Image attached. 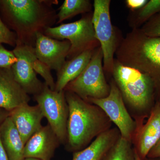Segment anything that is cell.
<instances>
[{"label":"cell","mask_w":160,"mask_h":160,"mask_svg":"<svg viewBox=\"0 0 160 160\" xmlns=\"http://www.w3.org/2000/svg\"><path fill=\"white\" fill-rule=\"evenodd\" d=\"M13 23L17 44L34 47L38 33L54 25L57 14L52 7L58 1L4 0L0 1Z\"/></svg>","instance_id":"2"},{"label":"cell","mask_w":160,"mask_h":160,"mask_svg":"<svg viewBox=\"0 0 160 160\" xmlns=\"http://www.w3.org/2000/svg\"><path fill=\"white\" fill-rule=\"evenodd\" d=\"M17 61L13 52L7 50L0 44V68H11Z\"/></svg>","instance_id":"24"},{"label":"cell","mask_w":160,"mask_h":160,"mask_svg":"<svg viewBox=\"0 0 160 160\" xmlns=\"http://www.w3.org/2000/svg\"><path fill=\"white\" fill-rule=\"evenodd\" d=\"M17 43L16 34L10 31L0 18V44L5 43L13 46L17 45Z\"/></svg>","instance_id":"25"},{"label":"cell","mask_w":160,"mask_h":160,"mask_svg":"<svg viewBox=\"0 0 160 160\" xmlns=\"http://www.w3.org/2000/svg\"><path fill=\"white\" fill-rule=\"evenodd\" d=\"M109 95L104 98L88 99L86 101L101 108L120 132L121 136L132 144L138 123L128 111L122 94L112 80Z\"/></svg>","instance_id":"9"},{"label":"cell","mask_w":160,"mask_h":160,"mask_svg":"<svg viewBox=\"0 0 160 160\" xmlns=\"http://www.w3.org/2000/svg\"><path fill=\"white\" fill-rule=\"evenodd\" d=\"M70 47V43L68 40L59 41L39 33L34 48L38 59L49 66L51 70L58 72L66 62Z\"/></svg>","instance_id":"12"},{"label":"cell","mask_w":160,"mask_h":160,"mask_svg":"<svg viewBox=\"0 0 160 160\" xmlns=\"http://www.w3.org/2000/svg\"><path fill=\"white\" fill-rule=\"evenodd\" d=\"M9 112L0 108V126L6 118L9 116Z\"/></svg>","instance_id":"28"},{"label":"cell","mask_w":160,"mask_h":160,"mask_svg":"<svg viewBox=\"0 0 160 160\" xmlns=\"http://www.w3.org/2000/svg\"><path fill=\"white\" fill-rule=\"evenodd\" d=\"M32 66L36 73L40 75L45 80V84L51 90H55V83L51 74V69L49 66L38 59L37 57L32 62Z\"/></svg>","instance_id":"22"},{"label":"cell","mask_w":160,"mask_h":160,"mask_svg":"<svg viewBox=\"0 0 160 160\" xmlns=\"http://www.w3.org/2000/svg\"><path fill=\"white\" fill-rule=\"evenodd\" d=\"M23 160H41L39 159H38L33 158H24Z\"/></svg>","instance_id":"30"},{"label":"cell","mask_w":160,"mask_h":160,"mask_svg":"<svg viewBox=\"0 0 160 160\" xmlns=\"http://www.w3.org/2000/svg\"><path fill=\"white\" fill-rule=\"evenodd\" d=\"M0 160H9L6 151L2 145L0 138Z\"/></svg>","instance_id":"29"},{"label":"cell","mask_w":160,"mask_h":160,"mask_svg":"<svg viewBox=\"0 0 160 160\" xmlns=\"http://www.w3.org/2000/svg\"><path fill=\"white\" fill-rule=\"evenodd\" d=\"M120 136L117 128H111L96 138L89 146L74 152L72 160H103Z\"/></svg>","instance_id":"16"},{"label":"cell","mask_w":160,"mask_h":160,"mask_svg":"<svg viewBox=\"0 0 160 160\" xmlns=\"http://www.w3.org/2000/svg\"><path fill=\"white\" fill-rule=\"evenodd\" d=\"M126 107L136 121L149 116L156 103L154 87L150 78L142 72L123 65L114 59L112 73Z\"/></svg>","instance_id":"4"},{"label":"cell","mask_w":160,"mask_h":160,"mask_svg":"<svg viewBox=\"0 0 160 160\" xmlns=\"http://www.w3.org/2000/svg\"><path fill=\"white\" fill-rule=\"evenodd\" d=\"M9 116L25 145L43 126L42 122L44 116L38 105L31 106L29 104H24L10 111Z\"/></svg>","instance_id":"15"},{"label":"cell","mask_w":160,"mask_h":160,"mask_svg":"<svg viewBox=\"0 0 160 160\" xmlns=\"http://www.w3.org/2000/svg\"><path fill=\"white\" fill-rule=\"evenodd\" d=\"M64 91L69 109L67 148L74 152L86 148L94 138L111 129L112 122L98 106L71 92Z\"/></svg>","instance_id":"1"},{"label":"cell","mask_w":160,"mask_h":160,"mask_svg":"<svg viewBox=\"0 0 160 160\" xmlns=\"http://www.w3.org/2000/svg\"><path fill=\"white\" fill-rule=\"evenodd\" d=\"M115 55L119 62L150 78L156 102H160V37H149L139 29H132L122 40Z\"/></svg>","instance_id":"3"},{"label":"cell","mask_w":160,"mask_h":160,"mask_svg":"<svg viewBox=\"0 0 160 160\" xmlns=\"http://www.w3.org/2000/svg\"><path fill=\"white\" fill-rule=\"evenodd\" d=\"M139 29L146 36L160 37V12L155 15Z\"/></svg>","instance_id":"23"},{"label":"cell","mask_w":160,"mask_h":160,"mask_svg":"<svg viewBox=\"0 0 160 160\" xmlns=\"http://www.w3.org/2000/svg\"><path fill=\"white\" fill-rule=\"evenodd\" d=\"M160 12V0H149L142 7L129 16V24L132 29H140L155 15Z\"/></svg>","instance_id":"20"},{"label":"cell","mask_w":160,"mask_h":160,"mask_svg":"<svg viewBox=\"0 0 160 160\" xmlns=\"http://www.w3.org/2000/svg\"><path fill=\"white\" fill-rule=\"evenodd\" d=\"M29 95L15 79L11 68H0V108L11 111L28 104Z\"/></svg>","instance_id":"14"},{"label":"cell","mask_w":160,"mask_h":160,"mask_svg":"<svg viewBox=\"0 0 160 160\" xmlns=\"http://www.w3.org/2000/svg\"><path fill=\"white\" fill-rule=\"evenodd\" d=\"M92 8L91 1L89 0H65L60 7L57 23H61L78 14L89 13Z\"/></svg>","instance_id":"19"},{"label":"cell","mask_w":160,"mask_h":160,"mask_svg":"<svg viewBox=\"0 0 160 160\" xmlns=\"http://www.w3.org/2000/svg\"><path fill=\"white\" fill-rule=\"evenodd\" d=\"M60 143L58 138L48 124L42 126L25 144L24 158L51 160Z\"/></svg>","instance_id":"13"},{"label":"cell","mask_w":160,"mask_h":160,"mask_svg":"<svg viewBox=\"0 0 160 160\" xmlns=\"http://www.w3.org/2000/svg\"><path fill=\"white\" fill-rule=\"evenodd\" d=\"M95 50H87L71 60L66 61L57 72L55 91L64 90L69 83L82 73L90 62Z\"/></svg>","instance_id":"17"},{"label":"cell","mask_w":160,"mask_h":160,"mask_svg":"<svg viewBox=\"0 0 160 160\" xmlns=\"http://www.w3.org/2000/svg\"><path fill=\"white\" fill-rule=\"evenodd\" d=\"M160 158V140L151 149L148 155L147 158L154 159Z\"/></svg>","instance_id":"27"},{"label":"cell","mask_w":160,"mask_h":160,"mask_svg":"<svg viewBox=\"0 0 160 160\" xmlns=\"http://www.w3.org/2000/svg\"><path fill=\"white\" fill-rule=\"evenodd\" d=\"M135 152V160H141L140 159V158H139V157L138 156V155L137 154L136 152Z\"/></svg>","instance_id":"31"},{"label":"cell","mask_w":160,"mask_h":160,"mask_svg":"<svg viewBox=\"0 0 160 160\" xmlns=\"http://www.w3.org/2000/svg\"><path fill=\"white\" fill-rule=\"evenodd\" d=\"M0 138L9 160L24 159L25 145L9 116L0 126Z\"/></svg>","instance_id":"18"},{"label":"cell","mask_w":160,"mask_h":160,"mask_svg":"<svg viewBox=\"0 0 160 160\" xmlns=\"http://www.w3.org/2000/svg\"><path fill=\"white\" fill-rule=\"evenodd\" d=\"M34 98L60 142L65 144L67 142L69 109L65 91L51 90L45 83L42 90Z\"/></svg>","instance_id":"8"},{"label":"cell","mask_w":160,"mask_h":160,"mask_svg":"<svg viewBox=\"0 0 160 160\" xmlns=\"http://www.w3.org/2000/svg\"><path fill=\"white\" fill-rule=\"evenodd\" d=\"M103 160H135L132 143L120 136Z\"/></svg>","instance_id":"21"},{"label":"cell","mask_w":160,"mask_h":160,"mask_svg":"<svg viewBox=\"0 0 160 160\" xmlns=\"http://www.w3.org/2000/svg\"><path fill=\"white\" fill-rule=\"evenodd\" d=\"M110 3V0H94L92 22L96 37L102 51L103 69L112 74L114 55L123 38L112 24Z\"/></svg>","instance_id":"6"},{"label":"cell","mask_w":160,"mask_h":160,"mask_svg":"<svg viewBox=\"0 0 160 160\" xmlns=\"http://www.w3.org/2000/svg\"><path fill=\"white\" fill-rule=\"evenodd\" d=\"M146 160H160V158H154V159L146 158Z\"/></svg>","instance_id":"32"},{"label":"cell","mask_w":160,"mask_h":160,"mask_svg":"<svg viewBox=\"0 0 160 160\" xmlns=\"http://www.w3.org/2000/svg\"><path fill=\"white\" fill-rule=\"evenodd\" d=\"M12 52L18 59L11 67L15 79L28 95L34 96L39 94L45 83L38 79L32 66V62L36 58L34 47L17 44Z\"/></svg>","instance_id":"10"},{"label":"cell","mask_w":160,"mask_h":160,"mask_svg":"<svg viewBox=\"0 0 160 160\" xmlns=\"http://www.w3.org/2000/svg\"><path fill=\"white\" fill-rule=\"evenodd\" d=\"M146 122L138 121V127L132 144L141 160H146L147 155L160 140V102H156Z\"/></svg>","instance_id":"11"},{"label":"cell","mask_w":160,"mask_h":160,"mask_svg":"<svg viewBox=\"0 0 160 160\" xmlns=\"http://www.w3.org/2000/svg\"><path fill=\"white\" fill-rule=\"evenodd\" d=\"M148 1V0H126L125 3L131 12H134L141 9Z\"/></svg>","instance_id":"26"},{"label":"cell","mask_w":160,"mask_h":160,"mask_svg":"<svg viewBox=\"0 0 160 160\" xmlns=\"http://www.w3.org/2000/svg\"><path fill=\"white\" fill-rule=\"evenodd\" d=\"M92 16V13L89 12L76 22L49 27L44 34L55 39L69 41L70 47L66 58L71 60L84 52L94 50L100 46L95 33Z\"/></svg>","instance_id":"5"},{"label":"cell","mask_w":160,"mask_h":160,"mask_svg":"<svg viewBox=\"0 0 160 160\" xmlns=\"http://www.w3.org/2000/svg\"><path fill=\"white\" fill-rule=\"evenodd\" d=\"M103 55L101 46L94 50L88 66L64 90L71 92L83 100L104 98L109 95L110 85L106 82L103 66Z\"/></svg>","instance_id":"7"}]
</instances>
